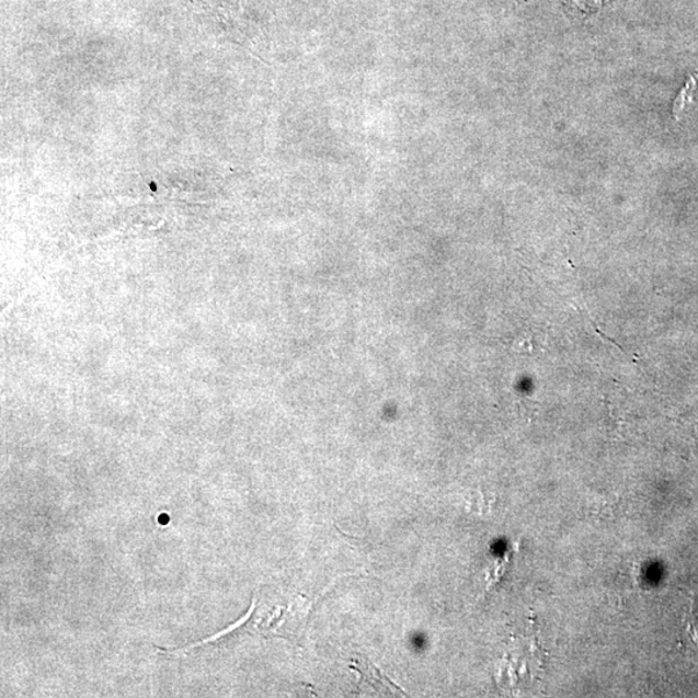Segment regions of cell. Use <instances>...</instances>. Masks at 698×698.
I'll use <instances>...</instances> for the list:
<instances>
[{
	"mask_svg": "<svg viewBox=\"0 0 698 698\" xmlns=\"http://www.w3.org/2000/svg\"><path fill=\"white\" fill-rule=\"evenodd\" d=\"M698 106V70L696 73L689 77L685 89L682 90L680 95L676 99L674 104V114L676 118L682 117L686 113H689L694 107Z\"/></svg>",
	"mask_w": 698,
	"mask_h": 698,
	"instance_id": "cell-1",
	"label": "cell"
},
{
	"mask_svg": "<svg viewBox=\"0 0 698 698\" xmlns=\"http://www.w3.org/2000/svg\"><path fill=\"white\" fill-rule=\"evenodd\" d=\"M193 2L198 4V3L207 2V0H193Z\"/></svg>",
	"mask_w": 698,
	"mask_h": 698,
	"instance_id": "cell-2",
	"label": "cell"
}]
</instances>
